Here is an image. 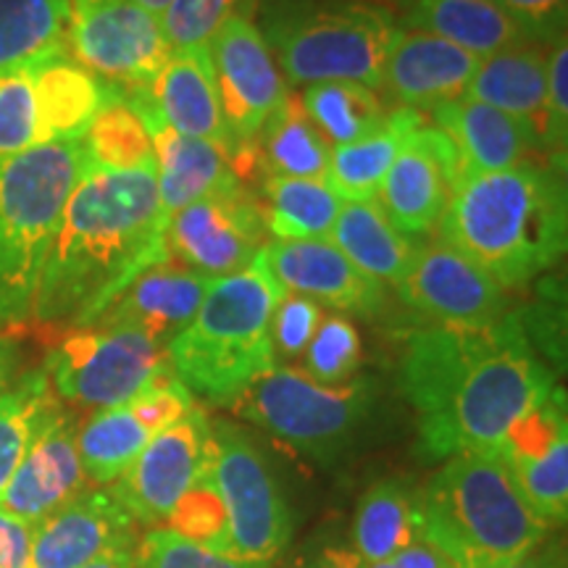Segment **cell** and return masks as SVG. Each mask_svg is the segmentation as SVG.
<instances>
[{
    "instance_id": "1",
    "label": "cell",
    "mask_w": 568,
    "mask_h": 568,
    "mask_svg": "<svg viewBox=\"0 0 568 568\" xmlns=\"http://www.w3.org/2000/svg\"><path fill=\"white\" fill-rule=\"evenodd\" d=\"M397 385L416 414L418 453L432 464L497 450L510 426L556 389V374L531 347L524 318L506 314L485 329L408 332Z\"/></svg>"
},
{
    "instance_id": "2",
    "label": "cell",
    "mask_w": 568,
    "mask_h": 568,
    "mask_svg": "<svg viewBox=\"0 0 568 568\" xmlns=\"http://www.w3.org/2000/svg\"><path fill=\"white\" fill-rule=\"evenodd\" d=\"M155 172L84 169L63 203L32 318L88 326L142 268L169 258Z\"/></svg>"
},
{
    "instance_id": "3",
    "label": "cell",
    "mask_w": 568,
    "mask_h": 568,
    "mask_svg": "<svg viewBox=\"0 0 568 568\" xmlns=\"http://www.w3.org/2000/svg\"><path fill=\"white\" fill-rule=\"evenodd\" d=\"M566 184L524 163L458 180L439 219V237L506 287L548 272L566 251Z\"/></svg>"
},
{
    "instance_id": "4",
    "label": "cell",
    "mask_w": 568,
    "mask_h": 568,
    "mask_svg": "<svg viewBox=\"0 0 568 568\" xmlns=\"http://www.w3.org/2000/svg\"><path fill=\"white\" fill-rule=\"evenodd\" d=\"M418 539L456 568H506L550 537L495 450L443 460L416 493Z\"/></svg>"
},
{
    "instance_id": "5",
    "label": "cell",
    "mask_w": 568,
    "mask_h": 568,
    "mask_svg": "<svg viewBox=\"0 0 568 568\" xmlns=\"http://www.w3.org/2000/svg\"><path fill=\"white\" fill-rule=\"evenodd\" d=\"M282 295L261 253L243 272L211 282L193 322L163 351L190 395L234 406L255 376L274 366L272 316Z\"/></svg>"
},
{
    "instance_id": "6",
    "label": "cell",
    "mask_w": 568,
    "mask_h": 568,
    "mask_svg": "<svg viewBox=\"0 0 568 568\" xmlns=\"http://www.w3.org/2000/svg\"><path fill=\"white\" fill-rule=\"evenodd\" d=\"M84 169L82 140L0 161V326L32 318L55 224Z\"/></svg>"
},
{
    "instance_id": "7",
    "label": "cell",
    "mask_w": 568,
    "mask_h": 568,
    "mask_svg": "<svg viewBox=\"0 0 568 568\" xmlns=\"http://www.w3.org/2000/svg\"><path fill=\"white\" fill-rule=\"evenodd\" d=\"M397 34L393 13L361 0H284L268 9L264 32L276 67L293 82H361L382 88Z\"/></svg>"
},
{
    "instance_id": "8",
    "label": "cell",
    "mask_w": 568,
    "mask_h": 568,
    "mask_svg": "<svg viewBox=\"0 0 568 568\" xmlns=\"http://www.w3.org/2000/svg\"><path fill=\"white\" fill-rule=\"evenodd\" d=\"M376 400L379 389L372 379L324 387L297 368L274 364L255 376L232 408L318 466H335L366 435Z\"/></svg>"
},
{
    "instance_id": "9",
    "label": "cell",
    "mask_w": 568,
    "mask_h": 568,
    "mask_svg": "<svg viewBox=\"0 0 568 568\" xmlns=\"http://www.w3.org/2000/svg\"><path fill=\"white\" fill-rule=\"evenodd\" d=\"M211 479L230 516L232 558L268 568L295 535V514L264 447L232 422L211 424Z\"/></svg>"
},
{
    "instance_id": "10",
    "label": "cell",
    "mask_w": 568,
    "mask_h": 568,
    "mask_svg": "<svg viewBox=\"0 0 568 568\" xmlns=\"http://www.w3.org/2000/svg\"><path fill=\"white\" fill-rule=\"evenodd\" d=\"M45 374L55 397L82 410L122 406L169 368L161 345L124 326H74L48 353Z\"/></svg>"
},
{
    "instance_id": "11",
    "label": "cell",
    "mask_w": 568,
    "mask_h": 568,
    "mask_svg": "<svg viewBox=\"0 0 568 568\" xmlns=\"http://www.w3.org/2000/svg\"><path fill=\"white\" fill-rule=\"evenodd\" d=\"M67 51L113 90L138 92L153 82L172 48L161 19L138 0H69Z\"/></svg>"
},
{
    "instance_id": "12",
    "label": "cell",
    "mask_w": 568,
    "mask_h": 568,
    "mask_svg": "<svg viewBox=\"0 0 568 568\" xmlns=\"http://www.w3.org/2000/svg\"><path fill=\"white\" fill-rule=\"evenodd\" d=\"M163 243L176 264L216 280L243 272L258 258L266 245V226L253 197L234 187L176 211Z\"/></svg>"
},
{
    "instance_id": "13",
    "label": "cell",
    "mask_w": 568,
    "mask_h": 568,
    "mask_svg": "<svg viewBox=\"0 0 568 568\" xmlns=\"http://www.w3.org/2000/svg\"><path fill=\"white\" fill-rule=\"evenodd\" d=\"M213 435L201 408L155 435L111 493L130 510L140 527L155 529L176 506V500L211 471Z\"/></svg>"
},
{
    "instance_id": "14",
    "label": "cell",
    "mask_w": 568,
    "mask_h": 568,
    "mask_svg": "<svg viewBox=\"0 0 568 568\" xmlns=\"http://www.w3.org/2000/svg\"><path fill=\"white\" fill-rule=\"evenodd\" d=\"M397 295L429 326L485 329L506 316V290L445 243L418 247Z\"/></svg>"
},
{
    "instance_id": "15",
    "label": "cell",
    "mask_w": 568,
    "mask_h": 568,
    "mask_svg": "<svg viewBox=\"0 0 568 568\" xmlns=\"http://www.w3.org/2000/svg\"><path fill=\"white\" fill-rule=\"evenodd\" d=\"M209 53L230 138L234 145L251 142L287 98L284 74L247 13L230 17L219 27Z\"/></svg>"
},
{
    "instance_id": "16",
    "label": "cell",
    "mask_w": 568,
    "mask_h": 568,
    "mask_svg": "<svg viewBox=\"0 0 568 568\" xmlns=\"http://www.w3.org/2000/svg\"><path fill=\"white\" fill-rule=\"evenodd\" d=\"M140 524L109 489H84L32 527L30 568H84L138 548Z\"/></svg>"
},
{
    "instance_id": "17",
    "label": "cell",
    "mask_w": 568,
    "mask_h": 568,
    "mask_svg": "<svg viewBox=\"0 0 568 568\" xmlns=\"http://www.w3.org/2000/svg\"><path fill=\"white\" fill-rule=\"evenodd\" d=\"M77 432H80V422L59 403L40 426L38 437L32 439L11 481L0 493V508L6 514L34 527L53 510L90 489L80 450H77Z\"/></svg>"
},
{
    "instance_id": "18",
    "label": "cell",
    "mask_w": 568,
    "mask_h": 568,
    "mask_svg": "<svg viewBox=\"0 0 568 568\" xmlns=\"http://www.w3.org/2000/svg\"><path fill=\"white\" fill-rule=\"evenodd\" d=\"M460 180L456 151L443 132L418 126L382 182L376 203L403 234H426L439 224Z\"/></svg>"
},
{
    "instance_id": "19",
    "label": "cell",
    "mask_w": 568,
    "mask_h": 568,
    "mask_svg": "<svg viewBox=\"0 0 568 568\" xmlns=\"http://www.w3.org/2000/svg\"><path fill=\"white\" fill-rule=\"evenodd\" d=\"M261 255L290 293L361 318H376L387 311L385 284L358 272L329 240H274Z\"/></svg>"
},
{
    "instance_id": "20",
    "label": "cell",
    "mask_w": 568,
    "mask_h": 568,
    "mask_svg": "<svg viewBox=\"0 0 568 568\" xmlns=\"http://www.w3.org/2000/svg\"><path fill=\"white\" fill-rule=\"evenodd\" d=\"M122 95L130 103L153 111L163 124L184 138L211 142L226 155L232 153L234 142L219 103L209 45L172 51L148 88Z\"/></svg>"
},
{
    "instance_id": "21",
    "label": "cell",
    "mask_w": 568,
    "mask_h": 568,
    "mask_svg": "<svg viewBox=\"0 0 568 568\" xmlns=\"http://www.w3.org/2000/svg\"><path fill=\"white\" fill-rule=\"evenodd\" d=\"M211 282L209 274L163 258L142 268L92 324L134 329L166 351V345L193 322Z\"/></svg>"
},
{
    "instance_id": "22",
    "label": "cell",
    "mask_w": 568,
    "mask_h": 568,
    "mask_svg": "<svg viewBox=\"0 0 568 568\" xmlns=\"http://www.w3.org/2000/svg\"><path fill=\"white\" fill-rule=\"evenodd\" d=\"M479 61L437 34L397 27L382 71V88L406 109L435 111L464 98Z\"/></svg>"
},
{
    "instance_id": "23",
    "label": "cell",
    "mask_w": 568,
    "mask_h": 568,
    "mask_svg": "<svg viewBox=\"0 0 568 568\" xmlns=\"http://www.w3.org/2000/svg\"><path fill=\"white\" fill-rule=\"evenodd\" d=\"M435 119L437 130L456 151L460 180L524 166L542 142V134L527 119L510 116L468 98L439 105Z\"/></svg>"
},
{
    "instance_id": "24",
    "label": "cell",
    "mask_w": 568,
    "mask_h": 568,
    "mask_svg": "<svg viewBox=\"0 0 568 568\" xmlns=\"http://www.w3.org/2000/svg\"><path fill=\"white\" fill-rule=\"evenodd\" d=\"M134 109H138L153 140L155 182H159L161 213L166 224L184 205L213 193L243 187L232 172L230 155L224 151L213 148L211 142L184 138L142 105H134Z\"/></svg>"
},
{
    "instance_id": "25",
    "label": "cell",
    "mask_w": 568,
    "mask_h": 568,
    "mask_svg": "<svg viewBox=\"0 0 568 568\" xmlns=\"http://www.w3.org/2000/svg\"><path fill=\"white\" fill-rule=\"evenodd\" d=\"M406 24L408 30L437 34L477 59L535 42L527 27L493 0H414Z\"/></svg>"
},
{
    "instance_id": "26",
    "label": "cell",
    "mask_w": 568,
    "mask_h": 568,
    "mask_svg": "<svg viewBox=\"0 0 568 568\" xmlns=\"http://www.w3.org/2000/svg\"><path fill=\"white\" fill-rule=\"evenodd\" d=\"M468 101L493 105L510 116L527 119L545 140L548 111V53L537 42L508 48L479 61L464 92Z\"/></svg>"
},
{
    "instance_id": "27",
    "label": "cell",
    "mask_w": 568,
    "mask_h": 568,
    "mask_svg": "<svg viewBox=\"0 0 568 568\" xmlns=\"http://www.w3.org/2000/svg\"><path fill=\"white\" fill-rule=\"evenodd\" d=\"M329 243L358 272L372 276L379 284L400 282L418 251L408 234H403L389 222L376 197L339 205L335 226L329 232Z\"/></svg>"
},
{
    "instance_id": "28",
    "label": "cell",
    "mask_w": 568,
    "mask_h": 568,
    "mask_svg": "<svg viewBox=\"0 0 568 568\" xmlns=\"http://www.w3.org/2000/svg\"><path fill=\"white\" fill-rule=\"evenodd\" d=\"M34 92L48 142H69L84 138L111 88L63 51L34 63Z\"/></svg>"
},
{
    "instance_id": "29",
    "label": "cell",
    "mask_w": 568,
    "mask_h": 568,
    "mask_svg": "<svg viewBox=\"0 0 568 568\" xmlns=\"http://www.w3.org/2000/svg\"><path fill=\"white\" fill-rule=\"evenodd\" d=\"M424 126L422 111L416 109H395L387 113L385 124L366 138L351 142V145L332 148L329 169H326V187L335 193L339 201H372L379 193L382 182L400 153L403 142Z\"/></svg>"
},
{
    "instance_id": "30",
    "label": "cell",
    "mask_w": 568,
    "mask_h": 568,
    "mask_svg": "<svg viewBox=\"0 0 568 568\" xmlns=\"http://www.w3.org/2000/svg\"><path fill=\"white\" fill-rule=\"evenodd\" d=\"M261 176H295V180H326L332 148L329 140L311 122L301 95L280 103L261 132L251 140Z\"/></svg>"
},
{
    "instance_id": "31",
    "label": "cell",
    "mask_w": 568,
    "mask_h": 568,
    "mask_svg": "<svg viewBox=\"0 0 568 568\" xmlns=\"http://www.w3.org/2000/svg\"><path fill=\"white\" fill-rule=\"evenodd\" d=\"M418 539L416 493L400 479H382L358 500L353 518V552L372 566L406 550Z\"/></svg>"
},
{
    "instance_id": "32",
    "label": "cell",
    "mask_w": 568,
    "mask_h": 568,
    "mask_svg": "<svg viewBox=\"0 0 568 568\" xmlns=\"http://www.w3.org/2000/svg\"><path fill=\"white\" fill-rule=\"evenodd\" d=\"M155 437L132 400L122 406L95 410L77 432V450L88 481L111 487L124 477L145 445Z\"/></svg>"
},
{
    "instance_id": "33",
    "label": "cell",
    "mask_w": 568,
    "mask_h": 568,
    "mask_svg": "<svg viewBox=\"0 0 568 568\" xmlns=\"http://www.w3.org/2000/svg\"><path fill=\"white\" fill-rule=\"evenodd\" d=\"M255 205L276 240H326L343 201L322 180L266 176Z\"/></svg>"
},
{
    "instance_id": "34",
    "label": "cell",
    "mask_w": 568,
    "mask_h": 568,
    "mask_svg": "<svg viewBox=\"0 0 568 568\" xmlns=\"http://www.w3.org/2000/svg\"><path fill=\"white\" fill-rule=\"evenodd\" d=\"M111 88V84H109ZM88 163L109 172H155L153 140L138 109L119 90L109 92L82 138Z\"/></svg>"
},
{
    "instance_id": "35",
    "label": "cell",
    "mask_w": 568,
    "mask_h": 568,
    "mask_svg": "<svg viewBox=\"0 0 568 568\" xmlns=\"http://www.w3.org/2000/svg\"><path fill=\"white\" fill-rule=\"evenodd\" d=\"M69 0H0V71L67 51Z\"/></svg>"
},
{
    "instance_id": "36",
    "label": "cell",
    "mask_w": 568,
    "mask_h": 568,
    "mask_svg": "<svg viewBox=\"0 0 568 568\" xmlns=\"http://www.w3.org/2000/svg\"><path fill=\"white\" fill-rule=\"evenodd\" d=\"M59 403L45 368L21 374L0 393V493L11 481L40 426Z\"/></svg>"
},
{
    "instance_id": "37",
    "label": "cell",
    "mask_w": 568,
    "mask_h": 568,
    "mask_svg": "<svg viewBox=\"0 0 568 568\" xmlns=\"http://www.w3.org/2000/svg\"><path fill=\"white\" fill-rule=\"evenodd\" d=\"M301 101L311 122L318 126L324 138L335 142V148L366 138L379 130L387 119L382 98L361 82L335 80L308 84Z\"/></svg>"
},
{
    "instance_id": "38",
    "label": "cell",
    "mask_w": 568,
    "mask_h": 568,
    "mask_svg": "<svg viewBox=\"0 0 568 568\" xmlns=\"http://www.w3.org/2000/svg\"><path fill=\"white\" fill-rule=\"evenodd\" d=\"M34 63L0 71V161L48 145L34 92Z\"/></svg>"
},
{
    "instance_id": "39",
    "label": "cell",
    "mask_w": 568,
    "mask_h": 568,
    "mask_svg": "<svg viewBox=\"0 0 568 568\" xmlns=\"http://www.w3.org/2000/svg\"><path fill=\"white\" fill-rule=\"evenodd\" d=\"M503 460V458H500ZM506 464V460H503ZM510 477L527 497L531 510L550 527L566 524L568 516V437L558 439L545 456L506 464Z\"/></svg>"
},
{
    "instance_id": "40",
    "label": "cell",
    "mask_w": 568,
    "mask_h": 568,
    "mask_svg": "<svg viewBox=\"0 0 568 568\" xmlns=\"http://www.w3.org/2000/svg\"><path fill=\"white\" fill-rule=\"evenodd\" d=\"M169 529L176 535L201 545V548L232 558V535L230 516H226L224 500L213 485L211 471L195 481L184 493L169 514Z\"/></svg>"
},
{
    "instance_id": "41",
    "label": "cell",
    "mask_w": 568,
    "mask_h": 568,
    "mask_svg": "<svg viewBox=\"0 0 568 568\" xmlns=\"http://www.w3.org/2000/svg\"><path fill=\"white\" fill-rule=\"evenodd\" d=\"M364 361V345L353 322L345 316H326L318 324L314 339L305 347L303 374L316 385L339 387L351 382Z\"/></svg>"
},
{
    "instance_id": "42",
    "label": "cell",
    "mask_w": 568,
    "mask_h": 568,
    "mask_svg": "<svg viewBox=\"0 0 568 568\" xmlns=\"http://www.w3.org/2000/svg\"><path fill=\"white\" fill-rule=\"evenodd\" d=\"M251 0H172L161 13V30L172 51L209 45L230 17L245 13Z\"/></svg>"
},
{
    "instance_id": "43",
    "label": "cell",
    "mask_w": 568,
    "mask_h": 568,
    "mask_svg": "<svg viewBox=\"0 0 568 568\" xmlns=\"http://www.w3.org/2000/svg\"><path fill=\"white\" fill-rule=\"evenodd\" d=\"M132 568H255L211 552L172 529H151L134 548Z\"/></svg>"
},
{
    "instance_id": "44",
    "label": "cell",
    "mask_w": 568,
    "mask_h": 568,
    "mask_svg": "<svg viewBox=\"0 0 568 568\" xmlns=\"http://www.w3.org/2000/svg\"><path fill=\"white\" fill-rule=\"evenodd\" d=\"M322 305L301 293L284 290L282 301L276 303L272 316V345L274 358H297L314 339L318 324H322Z\"/></svg>"
},
{
    "instance_id": "45",
    "label": "cell",
    "mask_w": 568,
    "mask_h": 568,
    "mask_svg": "<svg viewBox=\"0 0 568 568\" xmlns=\"http://www.w3.org/2000/svg\"><path fill=\"white\" fill-rule=\"evenodd\" d=\"M566 77H568V48L566 34L560 32L552 38V48L548 53V111H545V142L550 145H566L568 130V95H566Z\"/></svg>"
},
{
    "instance_id": "46",
    "label": "cell",
    "mask_w": 568,
    "mask_h": 568,
    "mask_svg": "<svg viewBox=\"0 0 568 568\" xmlns=\"http://www.w3.org/2000/svg\"><path fill=\"white\" fill-rule=\"evenodd\" d=\"M508 11L518 24L529 30L531 38H558L564 32L566 0H493Z\"/></svg>"
},
{
    "instance_id": "47",
    "label": "cell",
    "mask_w": 568,
    "mask_h": 568,
    "mask_svg": "<svg viewBox=\"0 0 568 568\" xmlns=\"http://www.w3.org/2000/svg\"><path fill=\"white\" fill-rule=\"evenodd\" d=\"M32 527L0 508V568H30Z\"/></svg>"
},
{
    "instance_id": "48",
    "label": "cell",
    "mask_w": 568,
    "mask_h": 568,
    "mask_svg": "<svg viewBox=\"0 0 568 568\" xmlns=\"http://www.w3.org/2000/svg\"><path fill=\"white\" fill-rule=\"evenodd\" d=\"M364 568H456V566H453V560L443 556L435 545L424 542V539H416L414 545H408V548L397 552V556L379 560V564L364 566Z\"/></svg>"
},
{
    "instance_id": "49",
    "label": "cell",
    "mask_w": 568,
    "mask_h": 568,
    "mask_svg": "<svg viewBox=\"0 0 568 568\" xmlns=\"http://www.w3.org/2000/svg\"><path fill=\"white\" fill-rule=\"evenodd\" d=\"M290 568H364V564L353 550L339 548V545H322L308 556L297 558Z\"/></svg>"
},
{
    "instance_id": "50",
    "label": "cell",
    "mask_w": 568,
    "mask_h": 568,
    "mask_svg": "<svg viewBox=\"0 0 568 568\" xmlns=\"http://www.w3.org/2000/svg\"><path fill=\"white\" fill-rule=\"evenodd\" d=\"M560 558H566L564 542H542L529 556H524L521 560H516V564L506 568H556Z\"/></svg>"
},
{
    "instance_id": "51",
    "label": "cell",
    "mask_w": 568,
    "mask_h": 568,
    "mask_svg": "<svg viewBox=\"0 0 568 568\" xmlns=\"http://www.w3.org/2000/svg\"><path fill=\"white\" fill-rule=\"evenodd\" d=\"M19 364V347L13 339L0 335V393L11 385L13 372H17Z\"/></svg>"
},
{
    "instance_id": "52",
    "label": "cell",
    "mask_w": 568,
    "mask_h": 568,
    "mask_svg": "<svg viewBox=\"0 0 568 568\" xmlns=\"http://www.w3.org/2000/svg\"><path fill=\"white\" fill-rule=\"evenodd\" d=\"M132 558H134V548L116 550V552H109V556L92 560V564L84 568H132Z\"/></svg>"
},
{
    "instance_id": "53",
    "label": "cell",
    "mask_w": 568,
    "mask_h": 568,
    "mask_svg": "<svg viewBox=\"0 0 568 568\" xmlns=\"http://www.w3.org/2000/svg\"><path fill=\"white\" fill-rule=\"evenodd\" d=\"M138 3H140L145 11H151L153 17H161V13L166 11V6L172 3V0H138Z\"/></svg>"
},
{
    "instance_id": "54",
    "label": "cell",
    "mask_w": 568,
    "mask_h": 568,
    "mask_svg": "<svg viewBox=\"0 0 568 568\" xmlns=\"http://www.w3.org/2000/svg\"><path fill=\"white\" fill-rule=\"evenodd\" d=\"M556 568H566V558H560V560H558V566H556Z\"/></svg>"
}]
</instances>
